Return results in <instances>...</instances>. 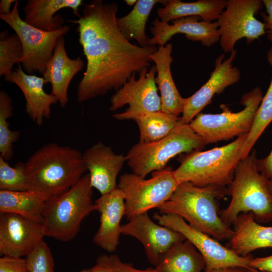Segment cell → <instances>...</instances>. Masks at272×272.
I'll use <instances>...</instances> for the list:
<instances>
[{
    "mask_svg": "<svg viewBox=\"0 0 272 272\" xmlns=\"http://www.w3.org/2000/svg\"><path fill=\"white\" fill-rule=\"evenodd\" d=\"M4 78L21 90L26 101V113L34 122L41 125L45 119L50 118L51 106L57 103L58 100L51 93L45 92L43 77L28 74L19 65L11 75Z\"/></svg>",
    "mask_w": 272,
    "mask_h": 272,
    "instance_id": "20",
    "label": "cell"
},
{
    "mask_svg": "<svg viewBox=\"0 0 272 272\" xmlns=\"http://www.w3.org/2000/svg\"><path fill=\"white\" fill-rule=\"evenodd\" d=\"M93 267L99 272H118L110 255H102L98 257Z\"/></svg>",
    "mask_w": 272,
    "mask_h": 272,
    "instance_id": "38",
    "label": "cell"
},
{
    "mask_svg": "<svg viewBox=\"0 0 272 272\" xmlns=\"http://www.w3.org/2000/svg\"><path fill=\"white\" fill-rule=\"evenodd\" d=\"M44 236L41 224L16 214L0 213L1 255L27 256Z\"/></svg>",
    "mask_w": 272,
    "mask_h": 272,
    "instance_id": "15",
    "label": "cell"
},
{
    "mask_svg": "<svg viewBox=\"0 0 272 272\" xmlns=\"http://www.w3.org/2000/svg\"><path fill=\"white\" fill-rule=\"evenodd\" d=\"M247 135L222 147L187 154L173 171L178 184L188 182L198 187H228L242 160V147Z\"/></svg>",
    "mask_w": 272,
    "mask_h": 272,
    "instance_id": "5",
    "label": "cell"
},
{
    "mask_svg": "<svg viewBox=\"0 0 272 272\" xmlns=\"http://www.w3.org/2000/svg\"><path fill=\"white\" fill-rule=\"evenodd\" d=\"M79 272H99L94 267L89 269H84Z\"/></svg>",
    "mask_w": 272,
    "mask_h": 272,
    "instance_id": "44",
    "label": "cell"
},
{
    "mask_svg": "<svg viewBox=\"0 0 272 272\" xmlns=\"http://www.w3.org/2000/svg\"><path fill=\"white\" fill-rule=\"evenodd\" d=\"M124 2L126 3V4L129 6H134L135 5V4L137 3V0H125L124 1Z\"/></svg>",
    "mask_w": 272,
    "mask_h": 272,
    "instance_id": "43",
    "label": "cell"
},
{
    "mask_svg": "<svg viewBox=\"0 0 272 272\" xmlns=\"http://www.w3.org/2000/svg\"><path fill=\"white\" fill-rule=\"evenodd\" d=\"M19 1H16L11 12L0 15V18L8 24L18 35L23 47V55L19 61L28 74H43L51 58L58 39L70 30L63 26L55 31L47 32L36 28L23 20L20 15Z\"/></svg>",
    "mask_w": 272,
    "mask_h": 272,
    "instance_id": "10",
    "label": "cell"
},
{
    "mask_svg": "<svg viewBox=\"0 0 272 272\" xmlns=\"http://www.w3.org/2000/svg\"><path fill=\"white\" fill-rule=\"evenodd\" d=\"M205 268L203 257L192 243L185 239L170 248L152 270L153 272H201Z\"/></svg>",
    "mask_w": 272,
    "mask_h": 272,
    "instance_id": "26",
    "label": "cell"
},
{
    "mask_svg": "<svg viewBox=\"0 0 272 272\" xmlns=\"http://www.w3.org/2000/svg\"><path fill=\"white\" fill-rule=\"evenodd\" d=\"M25 258L30 272H54L51 250L43 239Z\"/></svg>",
    "mask_w": 272,
    "mask_h": 272,
    "instance_id": "34",
    "label": "cell"
},
{
    "mask_svg": "<svg viewBox=\"0 0 272 272\" xmlns=\"http://www.w3.org/2000/svg\"><path fill=\"white\" fill-rule=\"evenodd\" d=\"M110 257L118 272H153L152 268H148L144 270L134 268L131 264L122 262L115 254L111 255Z\"/></svg>",
    "mask_w": 272,
    "mask_h": 272,
    "instance_id": "40",
    "label": "cell"
},
{
    "mask_svg": "<svg viewBox=\"0 0 272 272\" xmlns=\"http://www.w3.org/2000/svg\"><path fill=\"white\" fill-rule=\"evenodd\" d=\"M82 0H29L24 8L25 21L40 30L52 32L58 30L64 23L62 17L56 14L64 8H70L79 17Z\"/></svg>",
    "mask_w": 272,
    "mask_h": 272,
    "instance_id": "24",
    "label": "cell"
},
{
    "mask_svg": "<svg viewBox=\"0 0 272 272\" xmlns=\"http://www.w3.org/2000/svg\"><path fill=\"white\" fill-rule=\"evenodd\" d=\"M116 3L93 0L85 5L82 15L71 22L77 24L79 40L87 66L77 89V100L83 102L109 91H116L134 74L148 68L156 46L142 47L131 43L117 23Z\"/></svg>",
    "mask_w": 272,
    "mask_h": 272,
    "instance_id": "1",
    "label": "cell"
},
{
    "mask_svg": "<svg viewBox=\"0 0 272 272\" xmlns=\"http://www.w3.org/2000/svg\"><path fill=\"white\" fill-rule=\"evenodd\" d=\"M88 173L65 192L45 201L42 224L43 234L62 242L76 237L83 220L95 210Z\"/></svg>",
    "mask_w": 272,
    "mask_h": 272,
    "instance_id": "6",
    "label": "cell"
},
{
    "mask_svg": "<svg viewBox=\"0 0 272 272\" xmlns=\"http://www.w3.org/2000/svg\"><path fill=\"white\" fill-rule=\"evenodd\" d=\"M23 52V47L18 35L15 33L9 35L7 30L0 34V76L11 75L13 65L19 61Z\"/></svg>",
    "mask_w": 272,
    "mask_h": 272,
    "instance_id": "32",
    "label": "cell"
},
{
    "mask_svg": "<svg viewBox=\"0 0 272 272\" xmlns=\"http://www.w3.org/2000/svg\"><path fill=\"white\" fill-rule=\"evenodd\" d=\"M257 168L268 179H272V150L264 158L257 159Z\"/></svg>",
    "mask_w": 272,
    "mask_h": 272,
    "instance_id": "39",
    "label": "cell"
},
{
    "mask_svg": "<svg viewBox=\"0 0 272 272\" xmlns=\"http://www.w3.org/2000/svg\"><path fill=\"white\" fill-rule=\"evenodd\" d=\"M246 272H272V271H261L255 269H246Z\"/></svg>",
    "mask_w": 272,
    "mask_h": 272,
    "instance_id": "46",
    "label": "cell"
},
{
    "mask_svg": "<svg viewBox=\"0 0 272 272\" xmlns=\"http://www.w3.org/2000/svg\"><path fill=\"white\" fill-rule=\"evenodd\" d=\"M198 16H190L172 21V24L161 21L156 18L151 23L150 31L153 35L148 41L150 46H164L175 34H185L188 40L199 41L202 45L210 47L220 40L217 22L199 21Z\"/></svg>",
    "mask_w": 272,
    "mask_h": 272,
    "instance_id": "17",
    "label": "cell"
},
{
    "mask_svg": "<svg viewBox=\"0 0 272 272\" xmlns=\"http://www.w3.org/2000/svg\"><path fill=\"white\" fill-rule=\"evenodd\" d=\"M13 114L12 100L6 91H0V153L5 160H11L13 156V144L19 139L21 131L12 130L8 119Z\"/></svg>",
    "mask_w": 272,
    "mask_h": 272,
    "instance_id": "31",
    "label": "cell"
},
{
    "mask_svg": "<svg viewBox=\"0 0 272 272\" xmlns=\"http://www.w3.org/2000/svg\"><path fill=\"white\" fill-rule=\"evenodd\" d=\"M28 190L45 201L67 191L87 171L82 153L70 146L46 144L24 163Z\"/></svg>",
    "mask_w": 272,
    "mask_h": 272,
    "instance_id": "2",
    "label": "cell"
},
{
    "mask_svg": "<svg viewBox=\"0 0 272 272\" xmlns=\"http://www.w3.org/2000/svg\"><path fill=\"white\" fill-rule=\"evenodd\" d=\"M128 221L121 225V234L131 236L141 242L148 260L155 266L170 248L185 239L180 233L154 223L148 212L135 215Z\"/></svg>",
    "mask_w": 272,
    "mask_h": 272,
    "instance_id": "14",
    "label": "cell"
},
{
    "mask_svg": "<svg viewBox=\"0 0 272 272\" xmlns=\"http://www.w3.org/2000/svg\"><path fill=\"white\" fill-rule=\"evenodd\" d=\"M267 60L272 66V47L267 52ZM272 121V77L269 87L256 111L251 129L242 147V159L250 153L253 146Z\"/></svg>",
    "mask_w": 272,
    "mask_h": 272,
    "instance_id": "30",
    "label": "cell"
},
{
    "mask_svg": "<svg viewBox=\"0 0 272 272\" xmlns=\"http://www.w3.org/2000/svg\"><path fill=\"white\" fill-rule=\"evenodd\" d=\"M257 159L254 150L242 159L228 187L231 199L219 214L229 226L233 224L242 213H251L259 224L272 221V196L268 189V179L258 170Z\"/></svg>",
    "mask_w": 272,
    "mask_h": 272,
    "instance_id": "4",
    "label": "cell"
},
{
    "mask_svg": "<svg viewBox=\"0 0 272 272\" xmlns=\"http://www.w3.org/2000/svg\"><path fill=\"white\" fill-rule=\"evenodd\" d=\"M236 54L237 51L234 49L224 61L225 54L219 55L216 59L215 69L208 81L195 93L185 98L181 116L183 123L189 124L211 102L215 94H221L227 87L240 80L239 70L232 65Z\"/></svg>",
    "mask_w": 272,
    "mask_h": 272,
    "instance_id": "16",
    "label": "cell"
},
{
    "mask_svg": "<svg viewBox=\"0 0 272 272\" xmlns=\"http://www.w3.org/2000/svg\"><path fill=\"white\" fill-rule=\"evenodd\" d=\"M95 210L100 215V226L93 237L97 246L109 252L115 251L119 244L121 233L120 221L125 215L124 196L117 188L101 195L95 201Z\"/></svg>",
    "mask_w": 272,
    "mask_h": 272,
    "instance_id": "19",
    "label": "cell"
},
{
    "mask_svg": "<svg viewBox=\"0 0 272 272\" xmlns=\"http://www.w3.org/2000/svg\"><path fill=\"white\" fill-rule=\"evenodd\" d=\"M15 0H1L0 2V15H9L12 11V5L15 3Z\"/></svg>",
    "mask_w": 272,
    "mask_h": 272,
    "instance_id": "41",
    "label": "cell"
},
{
    "mask_svg": "<svg viewBox=\"0 0 272 272\" xmlns=\"http://www.w3.org/2000/svg\"><path fill=\"white\" fill-rule=\"evenodd\" d=\"M246 269L238 267H228L205 270L204 272H246Z\"/></svg>",
    "mask_w": 272,
    "mask_h": 272,
    "instance_id": "42",
    "label": "cell"
},
{
    "mask_svg": "<svg viewBox=\"0 0 272 272\" xmlns=\"http://www.w3.org/2000/svg\"><path fill=\"white\" fill-rule=\"evenodd\" d=\"M133 120L139 129V143L149 144L159 141L170 134L183 123L181 117L162 111L143 114Z\"/></svg>",
    "mask_w": 272,
    "mask_h": 272,
    "instance_id": "29",
    "label": "cell"
},
{
    "mask_svg": "<svg viewBox=\"0 0 272 272\" xmlns=\"http://www.w3.org/2000/svg\"><path fill=\"white\" fill-rule=\"evenodd\" d=\"M226 4L227 1L224 0H198L194 2L169 0L163 8L157 9V14L159 20L166 23L190 16H198L202 21L212 22L218 19Z\"/></svg>",
    "mask_w": 272,
    "mask_h": 272,
    "instance_id": "25",
    "label": "cell"
},
{
    "mask_svg": "<svg viewBox=\"0 0 272 272\" xmlns=\"http://www.w3.org/2000/svg\"><path fill=\"white\" fill-rule=\"evenodd\" d=\"M234 235L226 246L245 256L256 249L272 247V226L256 222L251 213L238 215L234 224Z\"/></svg>",
    "mask_w": 272,
    "mask_h": 272,
    "instance_id": "22",
    "label": "cell"
},
{
    "mask_svg": "<svg viewBox=\"0 0 272 272\" xmlns=\"http://www.w3.org/2000/svg\"><path fill=\"white\" fill-rule=\"evenodd\" d=\"M0 272H30L26 258L4 255L0 258Z\"/></svg>",
    "mask_w": 272,
    "mask_h": 272,
    "instance_id": "35",
    "label": "cell"
},
{
    "mask_svg": "<svg viewBox=\"0 0 272 272\" xmlns=\"http://www.w3.org/2000/svg\"><path fill=\"white\" fill-rule=\"evenodd\" d=\"M157 68L153 65L149 71L144 69L136 79V74L110 98L111 111H116L126 104L128 108L124 112L115 113L112 117L119 120H133L146 113L161 111L162 103L160 96L158 93V87L155 82Z\"/></svg>",
    "mask_w": 272,
    "mask_h": 272,
    "instance_id": "13",
    "label": "cell"
},
{
    "mask_svg": "<svg viewBox=\"0 0 272 272\" xmlns=\"http://www.w3.org/2000/svg\"><path fill=\"white\" fill-rule=\"evenodd\" d=\"M45 201L39 195L28 190H0V213L16 214L41 225Z\"/></svg>",
    "mask_w": 272,
    "mask_h": 272,
    "instance_id": "27",
    "label": "cell"
},
{
    "mask_svg": "<svg viewBox=\"0 0 272 272\" xmlns=\"http://www.w3.org/2000/svg\"><path fill=\"white\" fill-rule=\"evenodd\" d=\"M158 224L181 234L200 252L206 262L205 270L228 267L250 269V255L242 256L221 244L218 240L190 226L181 217L174 214L155 213Z\"/></svg>",
    "mask_w": 272,
    "mask_h": 272,
    "instance_id": "11",
    "label": "cell"
},
{
    "mask_svg": "<svg viewBox=\"0 0 272 272\" xmlns=\"http://www.w3.org/2000/svg\"><path fill=\"white\" fill-rule=\"evenodd\" d=\"M168 1L138 0L132 10L126 15L117 18L119 29L128 41L134 39L142 47H147L149 37L145 33L146 23L153 7L157 4L164 6Z\"/></svg>",
    "mask_w": 272,
    "mask_h": 272,
    "instance_id": "28",
    "label": "cell"
},
{
    "mask_svg": "<svg viewBox=\"0 0 272 272\" xmlns=\"http://www.w3.org/2000/svg\"><path fill=\"white\" fill-rule=\"evenodd\" d=\"M226 195L227 187H198L183 182L157 209L162 214L181 217L192 227L218 241H229L234 230L223 221L219 213L218 201Z\"/></svg>",
    "mask_w": 272,
    "mask_h": 272,
    "instance_id": "3",
    "label": "cell"
},
{
    "mask_svg": "<svg viewBox=\"0 0 272 272\" xmlns=\"http://www.w3.org/2000/svg\"><path fill=\"white\" fill-rule=\"evenodd\" d=\"M0 190H28V180L24 163L18 162L13 167L0 156Z\"/></svg>",
    "mask_w": 272,
    "mask_h": 272,
    "instance_id": "33",
    "label": "cell"
},
{
    "mask_svg": "<svg viewBox=\"0 0 272 272\" xmlns=\"http://www.w3.org/2000/svg\"><path fill=\"white\" fill-rule=\"evenodd\" d=\"M172 47L171 43L160 46L150 57L157 68L155 82L160 92L161 111L178 116L182 113L185 98L179 93L171 74Z\"/></svg>",
    "mask_w": 272,
    "mask_h": 272,
    "instance_id": "23",
    "label": "cell"
},
{
    "mask_svg": "<svg viewBox=\"0 0 272 272\" xmlns=\"http://www.w3.org/2000/svg\"><path fill=\"white\" fill-rule=\"evenodd\" d=\"M268 186L270 194L272 196V179H268Z\"/></svg>",
    "mask_w": 272,
    "mask_h": 272,
    "instance_id": "45",
    "label": "cell"
},
{
    "mask_svg": "<svg viewBox=\"0 0 272 272\" xmlns=\"http://www.w3.org/2000/svg\"><path fill=\"white\" fill-rule=\"evenodd\" d=\"M263 5L261 0L227 1L225 10L217 21L220 44L224 52L231 53L240 39L245 38L250 44L265 33L264 23L255 17Z\"/></svg>",
    "mask_w": 272,
    "mask_h": 272,
    "instance_id": "12",
    "label": "cell"
},
{
    "mask_svg": "<svg viewBox=\"0 0 272 272\" xmlns=\"http://www.w3.org/2000/svg\"><path fill=\"white\" fill-rule=\"evenodd\" d=\"M267 15L260 12L261 16L264 21V28L267 31V38L272 44V0H262Z\"/></svg>",
    "mask_w": 272,
    "mask_h": 272,
    "instance_id": "36",
    "label": "cell"
},
{
    "mask_svg": "<svg viewBox=\"0 0 272 272\" xmlns=\"http://www.w3.org/2000/svg\"><path fill=\"white\" fill-rule=\"evenodd\" d=\"M173 171L171 167L165 168L153 172L152 177L147 179L133 173L120 176L117 188L124 196L128 220L157 208L170 197L179 184Z\"/></svg>",
    "mask_w": 272,
    "mask_h": 272,
    "instance_id": "9",
    "label": "cell"
},
{
    "mask_svg": "<svg viewBox=\"0 0 272 272\" xmlns=\"http://www.w3.org/2000/svg\"><path fill=\"white\" fill-rule=\"evenodd\" d=\"M205 144L191 128L182 123L167 137L149 144L137 143L126 157L133 173L143 178L151 172L161 170L169 161L181 153L200 151Z\"/></svg>",
    "mask_w": 272,
    "mask_h": 272,
    "instance_id": "7",
    "label": "cell"
},
{
    "mask_svg": "<svg viewBox=\"0 0 272 272\" xmlns=\"http://www.w3.org/2000/svg\"><path fill=\"white\" fill-rule=\"evenodd\" d=\"M250 267L261 271H272V254L267 256L252 258Z\"/></svg>",
    "mask_w": 272,
    "mask_h": 272,
    "instance_id": "37",
    "label": "cell"
},
{
    "mask_svg": "<svg viewBox=\"0 0 272 272\" xmlns=\"http://www.w3.org/2000/svg\"><path fill=\"white\" fill-rule=\"evenodd\" d=\"M92 187L103 195L117 188L116 178L124 163L126 156L115 154L109 146L99 142L82 153Z\"/></svg>",
    "mask_w": 272,
    "mask_h": 272,
    "instance_id": "18",
    "label": "cell"
},
{
    "mask_svg": "<svg viewBox=\"0 0 272 272\" xmlns=\"http://www.w3.org/2000/svg\"><path fill=\"white\" fill-rule=\"evenodd\" d=\"M262 98V91L257 87L242 96L240 103L244 106L243 110L232 112L222 104V113H200L189 125L200 137L205 145L248 134Z\"/></svg>",
    "mask_w": 272,
    "mask_h": 272,
    "instance_id": "8",
    "label": "cell"
},
{
    "mask_svg": "<svg viewBox=\"0 0 272 272\" xmlns=\"http://www.w3.org/2000/svg\"><path fill=\"white\" fill-rule=\"evenodd\" d=\"M64 42L63 36L58 39L43 74L45 83L51 84V94L57 98L61 107L68 102V89L71 81L85 65L80 57L72 59L68 56Z\"/></svg>",
    "mask_w": 272,
    "mask_h": 272,
    "instance_id": "21",
    "label": "cell"
}]
</instances>
